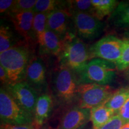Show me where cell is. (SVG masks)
Returning <instances> with one entry per match:
<instances>
[{"instance_id":"6da1fadb","label":"cell","mask_w":129,"mask_h":129,"mask_svg":"<svg viewBox=\"0 0 129 129\" xmlns=\"http://www.w3.org/2000/svg\"><path fill=\"white\" fill-rule=\"evenodd\" d=\"M30 59L29 49L23 45L16 46L0 53V64L7 71L10 84L25 81Z\"/></svg>"},{"instance_id":"7a4b0ae2","label":"cell","mask_w":129,"mask_h":129,"mask_svg":"<svg viewBox=\"0 0 129 129\" xmlns=\"http://www.w3.org/2000/svg\"><path fill=\"white\" fill-rule=\"evenodd\" d=\"M58 57L60 64L78 74L90 60L89 48L80 38L71 34L64 39L62 50Z\"/></svg>"},{"instance_id":"3957f363","label":"cell","mask_w":129,"mask_h":129,"mask_svg":"<svg viewBox=\"0 0 129 129\" xmlns=\"http://www.w3.org/2000/svg\"><path fill=\"white\" fill-rule=\"evenodd\" d=\"M75 72L60 64L53 74L52 90L56 99L63 104H70L78 97V80Z\"/></svg>"},{"instance_id":"277c9868","label":"cell","mask_w":129,"mask_h":129,"mask_svg":"<svg viewBox=\"0 0 129 129\" xmlns=\"http://www.w3.org/2000/svg\"><path fill=\"white\" fill-rule=\"evenodd\" d=\"M117 69L115 64L112 62L99 58L91 59L78 74L79 85L96 84L108 85L115 78Z\"/></svg>"},{"instance_id":"5b68a950","label":"cell","mask_w":129,"mask_h":129,"mask_svg":"<svg viewBox=\"0 0 129 129\" xmlns=\"http://www.w3.org/2000/svg\"><path fill=\"white\" fill-rule=\"evenodd\" d=\"M0 117L1 123L27 125L34 122V115L22 108L4 88L0 90Z\"/></svg>"},{"instance_id":"8992f818","label":"cell","mask_w":129,"mask_h":129,"mask_svg":"<svg viewBox=\"0 0 129 129\" xmlns=\"http://www.w3.org/2000/svg\"><path fill=\"white\" fill-rule=\"evenodd\" d=\"M115 91L109 85L83 84L78 85V94L81 108L91 109L104 105Z\"/></svg>"},{"instance_id":"52a82bcc","label":"cell","mask_w":129,"mask_h":129,"mask_svg":"<svg viewBox=\"0 0 129 129\" xmlns=\"http://www.w3.org/2000/svg\"><path fill=\"white\" fill-rule=\"evenodd\" d=\"M123 46L124 40L106 35L90 47V59L99 58L115 64L121 56Z\"/></svg>"},{"instance_id":"ba28073f","label":"cell","mask_w":129,"mask_h":129,"mask_svg":"<svg viewBox=\"0 0 129 129\" xmlns=\"http://www.w3.org/2000/svg\"><path fill=\"white\" fill-rule=\"evenodd\" d=\"M72 23L77 35L82 39L91 40L98 38L104 28V23L93 14L71 12Z\"/></svg>"},{"instance_id":"9c48e42d","label":"cell","mask_w":129,"mask_h":129,"mask_svg":"<svg viewBox=\"0 0 129 129\" xmlns=\"http://www.w3.org/2000/svg\"><path fill=\"white\" fill-rule=\"evenodd\" d=\"M5 87L13 99L25 111L34 115L39 93L25 81L10 84Z\"/></svg>"},{"instance_id":"30bf717a","label":"cell","mask_w":129,"mask_h":129,"mask_svg":"<svg viewBox=\"0 0 129 129\" xmlns=\"http://www.w3.org/2000/svg\"><path fill=\"white\" fill-rule=\"evenodd\" d=\"M25 81L38 93L46 92L47 89L46 68L41 58L34 57L30 59L27 67Z\"/></svg>"},{"instance_id":"8fae6325","label":"cell","mask_w":129,"mask_h":129,"mask_svg":"<svg viewBox=\"0 0 129 129\" xmlns=\"http://www.w3.org/2000/svg\"><path fill=\"white\" fill-rule=\"evenodd\" d=\"M70 20H72V14L69 9L56 10L47 14V28L64 40L71 34L69 32Z\"/></svg>"},{"instance_id":"7c38bea8","label":"cell","mask_w":129,"mask_h":129,"mask_svg":"<svg viewBox=\"0 0 129 129\" xmlns=\"http://www.w3.org/2000/svg\"><path fill=\"white\" fill-rule=\"evenodd\" d=\"M35 14L33 11H30L9 14L16 32L27 42H32L35 39L33 30Z\"/></svg>"},{"instance_id":"4fadbf2b","label":"cell","mask_w":129,"mask_h":129,"mask_svg":"<svg viewBox=\"0 0 129 129\" xmlns=\"http://www.w3.org/2000/svg\"><path fill=\"white\" fill-rule=\"evenodd\" d=\"M90 109L74 107L63 115L56 129H78L90 120Z\"/></svg>"},{"instance_id":"5bb4252c","label":"cell","mask_w":129,"mask_h":129,"mask_svg":"<svg viewBox=\"0 0 129 129\" xmlns=\"http://www.w3.org/2000/svg\"><path fill=\"white\" fill-rule=\"evenodd\" d=\"M53 106V98L47 93L38 97L35 108L34 118V122L38 127L44 125L50 115Z\"/></svg>"},{"instance_id":"9a60e30c","label":"cell","mask_w":129,"mask_h":129,"mask_svg":"<svg viewBox=\"0 0 129 129\" xmlns=\"http://www.w3.org/2000/svg\"><path fill=\"white\" fill-rule=\"evenodd\" d=\"M111 25L117 29H129V1L119 3L109 19Z\"/></svg>"},{"instance_id":"2e32d148","label":"cell","mask_w":129,"mask_h":129,"mask_svg":"<svg viewBox=\"0 0 129 129\" xmlns=\"http://www.w3.org/2000/svg\"><path fill=\"white\" fill-rule=\"evenodd\" d=\"M63 43L64 40L47 28L43 37V43L40 47L45 52L59 56L62 50Z\"/></svg>"},{"instance_id":"e0dca14e","label":"cell","mask_w":129,"mask_h":129,"mask_svg":"<svg viewBox=\"0 0 129 129\" xmlns=\"http://www.w3.org/2000/svg\"><path fill=\"white\" fill-rule=\"evenodd\" d=\"M115 113L112 109L101 105L90 109V120L92 122L93 128H99L106 124Z\"/></svg>"},{"instance_id":"ac0fdd59","label":"cell","mask_w":129,"mask_h":129,"mask_svg":"<svg viewBox=\"0 0 129 129\" xmlns=\"http://www.w3.org/2000/svg\"><path fill=\"white\" fill-rule=\"evenodd\" d=\"M128 99L129 85L115 90L104 105L112 109L117 114Z\"/></svg>"},{"instance_id":"d6986e66","label":"cell","mask_w":129,"mask_h":129,"mask_svg":"<svg viewBox=\"0 0 129 129\" xmlns=\"http://www.w3.org/2000/svg\"><path fill=\"white\" fill-rule=\"evenodd\" d=\"M94 8V16L100 20L111 16L118 5L116 0H91Z\"/></svg>"},{"instance_id":"ffe728a7","label":"cell","mask_w":129,"mask_h":129,"mask_svg":"<svg viewBox=\"0 0 129 129\" xmlns=\"http://www.w3.org/2000/svg\"><path fill=\"white\" fill-rule=\"evenodd\" d=\"M66 2L55 0H37L33 12L35 13L48 14L56 10L65 9L63 4H66Z\"/></svg>"},{"instance_id":"44dd1931","label":"cell","mask_w":129,"mask_h":129,"mask_svg":"<svg viewBox=\"0 0 129 129\" xmlns=\"http://www.w3.org/2000/svg\"><path fill=\"white\" fill-rule=\"evenodd\" d=\"M47 14H35L33 22L34 34L40 46H41L43 43V37L47 29Z\"/></svg>"},{"instance_id":"7402d4cb","label":"cell","mask_w":129,"mask_h":129,"mask_svg":"<svg viewBox=\"0 0 129 129\" xmlns=\"http://www.w3.org/2000/svg\"><path fill=\"white\" fill-rule=\"evenodd\" d=\"M16 46V41L12 29L7 25L0 27V53Z\"/></svg>"},{"instance_id":"603a6c76","label":"cell","mask_w":129,"mask_h":129,"mask_svg":"<svg viewBox=\"0 0 129 129\" xmlns=\"http://www.w3.org/2000/svg\"><path fill=\"white\" fill-rule=\"evenodd\" d=\"M67 2L70 12L87 13L94 15V8L91 0H75Z\"/></svg>"},{"instance_id":"cb8c5ba5","label":"cell","mask_w":129,"mask_h":129,"mask_svg":"<svg viewBox=\"0 0 129 129\" xmlns=\"http://www.w3.org/2000/svg\"><path fill=\"white\" fill-rule=\"evenodd\" d=\"M37 0H16L14 1L9 14L33 11Z\"/></svg>"},{"instance_id":"d4e9b609","label":"cell","mask_w":129,"mask_h":129,"mask_svg":"<svg viewBox=\"0 0 129 129\" xmlns=\"http://www.w3.org/2000/svg\"><path fill=\"white\" fill-rule=\"evenodd\" d=\"M115 65L118 71H126L129 68V39L124 40L121 56Z\"/></svg>"},{"instance_id":"484cf974","label":"cell","mask_w":129,"mask_h":129,"mask_svg":"<svg viewBox=\"0 0 129 129\" xmlns=\"http://www.w3.org/2000/svg\"><path fill=\"white\" fill-rule=\"evenodd\" d=\"M125 124L118 114H115L106 124L96 129H121ZM95 129V128H92Z\"/></svg>"},{"instance_id":"4316f807","label":"cell","mask_w":129,"mask_h":129,"mask_svg":"<svg viewBox=\"0 0 129 129\" xmlns=\"http://www.w3.org/2000/svg\"><path fill=\"white\" fill-rule=\"evenodd\" d=\"M38 127L34 122L27 125H12L1 123V129H37Z\"/></svg>"},{"instance_id":"83f0119b","label":"cell","mask_w":129,"mask_h":129,"mask_svg":"<svg viewBox=\"0 0 129 129\" xmlns=\"http://www.w3.org/2000/svg\"><path fill=\"white\" fill-rule=\"evenodd\" d=\"M125 124L129 123V99L125 102L118 114Z\"/></svg>"},{"instance_id":"f1b7e54d","label":"cell","mask_w":129,"mask_h":129,"mask_svg":"<svg viewBox=\"0 0 129 129\" xmlns=\"http://www.w3.org/2000/svg\"><path fill=\"white\" fill-rule=\"evenodd\" d=\"M14 1L12 0H1L0 1V13L9 14L11 8L13 4Z\"/></svg>"},{"instance_id":"f546056e","label":"cell","mask_w":129,"mask_h":129,"mask_svg":"<svg viewBox=\"0 0 129 129\" xmlns=\"http://www.w3.org/2000/svg\"><path fill=\"white\" fill-rule=\"evenodd\" d=\"M0 80L2 84H5L6 86L10 84V81L9 75L7 71H6L2 66L0 65Z\"/></svg>"},{"instance_id":"4dcf8cb0","label":"cell","mask_w":129,"mask_h":129,"mask_svg":"<svg viewBox=\"0 0 129 129\" xmlns=\"http://www.w3.org/2000/svg\"><path fill=\"white\" fill-rule=\"evenodd\" d=\"M37 129H55V128H52V127L49 126L48 125H42V126L41 127H38V128H37Z\"/></svg>"},{"instance_id":"1f68e13d","label":"cell","mask_w":129,"mask_h":129,"mask_svg":"<svg viewBox=\"0 0 129 129\" xmlns=\"http://www.w3.org/2000/svg\"><path fill=\"white\" fill-rule=\"evenodd\" d=\"M125 77H126V78L129 81V68L127 69L126 71H125Z\"/></svg>"},{"instance_id":"d6a6232c","label":"cell","mask_w":129,"mask_h":129,"mask_svg":"<svg viewBox=\"0 0 129 129\" xmlns=\"http://www.w3.org/2000/svg\"><path fill=\"white\" fill-rule=\"evenodd\" d=\"M124 37H125V39H129V29H127V31L125 32Z\"/></svg>"},{"instance_id":"836d02e7","label":"cell","mask_w":129,"mask_h":129,"mask_svg":"<svg viewBox=\"0 0 129 129\" xmlns=\"http://www.w3.org/2000/svg\"><path fill=\"white\" fill-rule=\"evenodd\" d=\"M121 129H129V123H127Z\"/></svg>"}]
</instances>
